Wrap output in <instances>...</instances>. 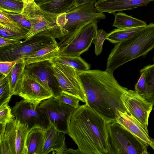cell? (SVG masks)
I'll list each match as a JSON object with an SVG mask.
<instances>
[{
	"instance_id": "6da1fadb",
	"label": "cell",
	"mask_w": 154,
	"mask_h": 154,
	"mask_svg": "<svg viewBox=\"0 0 154 154\" xmlns=\"http://www.w3.org/2000/svg\"><path fill=\"white\" fill-rule=\"evenodd\" d=\"M78 72L88 106L109 122L115 121L118 111L127 112L121 96L128 89L118 83L113 73L100 69Z\"/></svg>"
},
{
	"instance_id": "7a4b0ae2",
	"label": "cell",
	"mask_w": 154,
	"mask_h": 154,
	"mask_svg": "<svg viewBox=\"0 0 154 154\" xmlns=\"http://www.w3.org/2000/svg\"><path fill=\"white\" fill-rule=\"evenodd\" d=\"M109 123L85 104L74 110L68 134L84 154H109Z\"/></svg>"
},
{
	"instance_id": "3957f363",
	"label": "cell",
	"mask_w": 154,
	"mask_h": 154,
	"mask_svg": "<svg viewBox=\"0 0 154 154\" xmlns=\"http://www.w3.org/2000/svg\"><path fill=\"white\" fill-rule=\"evenodd\" d=\"M154 48V23H150L129 38L116 45L108 56L106 71L118 67L147 54Z\"/></svg>"
},
{
	"instance_id": "277c9868",
	"label": "cell",
	"mask_w": 154,
	"mask_h": 154,
	"mask_svg": "<svg viewBox=\"0 0 154 154\" xmlns=\"http://www.w3.org/2000/svg\"><path fill=\"white\" fill-rule=\"evenodd\" d=\"M94 4L89 3L74 6L66 11L59 14L56 23L68 32L64 36H70L88 23L94 21L99 22L105 19V14L97 10Z\"/></svg>"
},
{
	"instance_id": "5b68a950",
	"label": "cell",
	"mask_w": 154,
	"mask_h": 154,
	"mask_svg": "<svg viewBox=\"0 0 154 154\" xmlns=\"http://www.w3.org/2000/svg\"><path fill=\"white\" fill-rule=\"evenodd\" d=\"M109 154H147L148 145L118 122H109Z\"/></svg>"
},
{
	"instance_id": "8992f818",
	"label": "cell",
	"mask_w": 154,
	"mask_h": 154,
	"mask_svg": "<svg viewBox=\"0 0 154 154\" xmlns=\"http://www.w3.org/2000/svg\"><path fill=\"white\" fill-rule=\"evenodd\" d=\"M97 21H94L86 25L73 35L63 36L58 43V56L80 57L88 50L98 30Z\"/></svg>"
},
{
	"instance_id": "52a82bcc",
	"label": "cell",
	"mask_w": 154,
	"mask_h": 154,
	"mask_svg": "<svg viewBox=\"0 0 154 154\" xmlns=\"http://www.w3.org/2000/svg\"><path fill=\"white\" fill-rule=\"evenodd\" d=\"M57 44L55 38L49 32L44 31L20 43L0 48V61L15 60L43 48Z\"/></svg>"
},
{
	"instance_id": "ba28073f",
	"label": "cell",
	"mask_w": 154,
	"mask_h": 154,
	"mask_svg": "<svg viewBox=\"0 0 154 154\" xmlns=\"http://www.w3.org/2000/svg\"><path fill=\"white\" fill-rule=\"evenodd\" d=\"M52 63L54 75L62 92L77 98L87 104L86 94L79 79L78 70L61 63Z\"/></svg>"
},
{
	"instance_id": "9c48e42d",
	"label": "cell",
	"mask_w": 154,
	"mask_h": 154,
	"mask_svg": "<svg viewBox=\"0 0 154 154\" xmlns=\"http://www.w3.org/2000/svg\"><path fill=\"white\" fill-rule=\"evenodd\" d=\"M40 106L50 124L58 131L68 134L70 119L75 109L60 103L54 97L42 101Z\"/></svg>"
},
{
	"instance_id": "30bf717a",
	"label": "cell",
	"mask_w": 154,
	"mask_h": 154,
	"mask_svg": "<svg viewBox=\"0 0 154 154\" xmlns=\"http://www.w3.org/2000/svg\"><path fill=\"white\" fill-rule=\"evenodd\" d=\"M14 118L21 122L27 124L30 129L36 126L46 128L50 124L40 104H36L24 99L16 102L11 108Z\"/></svg>"
},
{
	"instance_id": "8fae6325",
	"label": "cell",
	"mask_w": 154,
	"mask_h": 154,
	"mask_svg": "<svg viewBox=\"0 0 154 154\" xmlns=\"http://www.w3.org/2000/svg\"><path fill=\"white\" fill-rule=\"evenodd\" d=\"M52 63L46 60L26 65L24 72L51 92L54 97L62 92L58 82L54 76Z\"/></svg>"
},
{
	"instance_id": "7c38bea8",
	"label": "cell",
	"mask_w": 154,
	"mask_h": 154,
	"mask_svg": "<svg viewBox=\"0 0 154 154\" xmlns=\"http://www.w3.org/2000/svg\"><path fill=\"white\" fill-rule=\"evenodd\" d=\"M127 112L136 119L148 131V120L153 105L139 95L135 90H128L121 96Z\"/></svg>"
},
{
	"instance_id": "4fadbf2b",
	"label": "cell",
	"mask_w": 154,
	"mask_h": 154,
	"mask_svg": "<svg viewBox=\"0 0 154 154\" xmlns=\"http://www.w3.org/2000/svg\"><path fill=\"white\" fill-rule=\"evenodd\" d=\"M18 96L36 104L54 97L52 93L25 72L21 90Z\"/></svg>"
},
{
	"instance_id": "5bb4252c",
	"label": "cell",
	"mask_w": 154,
	"mask_h": 154,
	"mask_svg": "<svg viewBox=\"0 0 154 154\" xmlns=\"http://www.w3.org/2000/svg\"><path fill=\"white\" fill-rule=\"evenodd\" d=\"M115 122L121 125L131 133L145 143L154 150V140L150 137L149 132L143 125L132 116L127 112L118 111Z\"/></svg>"
},
{
	"instance_id": "9a60e30c",
	"label": "cell",
	"mask_w": 154,
	"mask_h": 154,
	"mask_svg": "<svg viewBox=\"0 0 154 154\" xmlns=\"http://www.w3.org/2000/svg\"><path fill=\"white\" fill-rule=\"evenodd\" d=\"M150 2L149 0H98L94 6L101 12L112 14L145 6Z\"/></svg>"
},
{
	"instance_id": "2e32d148",
	"label": "cell",
	"mask_w": 154,
	"mask_h": 154,
	"mask_svg": "<svg viewBox=\"0 0 154 154\" xmlns=\"http://www.w3.org/2000/svg\"><path fill=\"white\" fill-rule=\"evenodd\" d=\"M64 133L56 129L51 124L46 128L45 142L42 154H63L67 149Z\"/></svg>"
},
{
	"instance_id": "e0dca14e",
	"label": "cell",
	"mask_w": 154,
	"mask_h": 154,
	"mask_svg": "<svg viewBox=\"0 0 154 154\" xmlns=\"http://www.w3.org/2000/svg\"><path fill=\"white\" fill-rule=\"evenodd\" d=\"M29 29L20 25L0 11V36L13 39H24Z\"/></svg>"
},
{
	"instance_id": "ac0fdd59",
	"label": "cell",
	"mask_w": 154,
	"mask_h": 154,
	"mask_svg": "<svg viewBox=\"0 0 154 154\" xmlns=\"http://www.w3.org/2000/svg\"><path fill=\"white\" fill-rule=\"evenodd\" d=\"M46 131V128L40 126L35 127L29 129L26 143L27 154H42Z\"/></svg>"
},
{
	"instance_id": "d6986e66",
	"label": "cell",
	"mask_w": 154,
	"mask_h": 154,
	"mask_svg": "<svg viewBox=\"0 0 154 154\" xmlns=\"http://www.w3.org/2000/svg\"><path fill=\"white\" fill-rule=\"evenodd\" d=\"M17 122L15 118L7 123L3 137L0 138V154H16Z\"/></svg>"
},
{
	"instance_id": "ffe728a7",
	"label": "cell",
	"mask_w": 154,
	"mask_h": 154,
	"mask_svg": "<svg viewBox=\"0 0 154 154\" xmlns=\"http://www.w3.org/2000/svg\"><path fill=\"white\" fill-rule=\"evenodd\" d=\"M26 65L24 57L21 58L8 75L12 96L18 95L21 90Z\"/></svg>"
},
{
	"instance_id": "44dd1931",
	"label": "cell",
	"mask_w": 154,
	"mask_h": 154,
	"mask_svg": "<svg viewBox=\"0 0 154 154\" xmlns=\"http://www.w3.org/2000/svg\"><path fill=\"white\" fill-rule=\"evenodd\" d=\"M57 44L48 46L26 56L24 57L26 64L50 60L58 56L59 48Z\"/></svg>"
},
{
	"instance_id": "7402d4cb",
	"label": "cell",
	"mask_w": 154,
	"mask_h": 154,
	"mask_svg": "<svg viewBox=\"0 0 154 154\" xmlns=\"http://www.w3.org/2000/svg\"><path fill=\"white\" fill-rule=\"evenodd\" d=\"M115 16L113 26L117 28H124L145 27L146 23L134 18L126 14L119 12L112 14Z\"/></svg>"
},
{
	"instance_id": "603a6c76",
	"label": "cell",
	"mask_w": 154,
	"mask_h": 154,
	"mask_svg": "<svg viewBox=\"0 0 154 154\" xmlns=\"http://www.w3.org/2000/svg\"><path fill=\"white\" fill-rule=\"evenodd\" d=\"M17 128L16 138V154H27L26 143L29 130L28 125L16 119Z\"/></svg>"
},
{
	"instance_id": "cb8c5ba5",
	"label": "cell",
	"mask_w": 154,
	"mask_h": 154,
	"mask_svg": "<svg viewBox=\"0 0 154 154\" xmlns=\"http://www.w3.org/2000/svg\"><path fill=\"white\" fill-rule=\"evenodd\" d=\"M144 27L115 29L108 33L106 39L112 43L117 44L129 38Z\"/></svg>"
},
{
	"instance_id": "d4e9b609",
	"label": "cell",
	"mask_w": 154,
	"mask_h": 154,
	"mask_svg": "<svg viewBox=\"0 0 154 154\" xmlns=\"http://www.w3.org/2000/svg\"><path fill=\"white\" fill-rule=\"evenodd\" d=\"M52 63H61L73 67L79 71L90 69L89 64L80 57H67L58 56L50 60Z\"/></svg>"
},
{
	"instance_id": "484cf974",
	"label": "cell",
	"mask_w": 154,
	"mask_h": 154,
	"mask_svg": "<svg viewBox=\"0 0 154 154\" xmlns=\"http://www.w3.org/2000/svg\"><path fill=\"white\" fill-rule=\"evenodd\" d=\"M11 97L8 76L0 73V106L5 103H8Z\"/></svg>"
},
{
	"instance_id": "4316f807",
	"label": "cell",
	"mask_w": 154,
	"mask_h": 154,
	"mask_svg": "<svg viewBox=\"0 0 154 154\" xmlns=\"http://www.w3.org/2000/svg\"><path fill=\"white\" fill-rule=\"evenodd\" d=\"M140 72V76L135 86V90L139 95L148 101L151 94L146 82V71L141 69Z\"/></svg>"
},
{
	"instance_id": "83f0119b",
	"label": "cell",
	"mask_w": 154,
	"mask_h": 154,
	"mask_svg": "<svg viewBox=\"0 0 154 154\" xmlns=\"http://www.w3.org/2000/svg\"><path fill=\"white\" fill-rule=\"evenodd\" d=\"M23 2L17 0H0V11L6 13H21Z\"/></svg>"
},
{
	"instance_id": "f1b7e54d",
	"label": "cell",
	"mask_w": 154,
	"mask_h": 154,
	"mask_svg": "<svg viewBox=\"0 0 154 154\" xmlns=\"http://www.w3.org/2000/svg\"><path fill=\"white\" fill-rule=\"evenodd\" d=\"M143 70L146 71V84L151 94L148 102L154 105V64L146 66Z\"/></svg>"
},
{
	"instance_id": "f546056e",
	"label": "cell",
	"mask_w": 154,
	"mask_h": 154,
	"mask_svg": "<svg viewBox=\"0 0 154 154\" xmlns=\"http://www.w3.org/2000/svg\"><path fill=\"white\" fill-rule=\"evenodd\" d=\"M107 35L103 29H98L96 36L92 41L95 45L94 52L96 56L99 55L102 52L103 44Z\"/></svg>"
},
{
	"instance_id": "4dcf8cb0",
	"label": "cell",
	"mask_w": 154,
	"mask_h": 154,
	"mask_svg": "<svg viewBox=\"0 0 154 154\" xmlns=\"http://www.w3.org/2000/svg\"><path fill=\"white\" fill-rule=\"evenodd\" d=\"M55 97L60 103L69 105L75 109L80 106L79 99L63 92L59 95Z\"/></svg>"
},
{
	"instance_id": "1f68e13d",
	"label": "cell",
	"mask_w": 154,
	"mask_h": 154,
	"mask_svg": "<svg viewBox=\"0 0 154 154\" xmlns=\"http://www.w3.org/2000/svg\"><path fill=\"white\" fill-rule=\"evenodd\" d=\"M4 12L20 25L29 29L31 28V25L30 20L23 13Z\"/></svg>"
},
{
	"instance_id": "d6a6232c",
	"label": "cell",
	"mask_w": 154,
	"mask_h": 154,
	"mask_svg": "<svg viewBox=\"0 0 154 154\" xmlns=\"http://www.w3.org/2000/svg\"><path fill=\"white\" fill-rule=\"evenodd\" d=\"M14 118L11 113V109L8 103H5L0 106V123L7 125Z\"/></svg>"
},
{
	"instance_id": "836d02e7",
	"label": "cell",
	"mask_w": 154,
	"mask_h": 154,
	"mask_svg": "<svg viewBox=\"0 0 154 154\" xmlns=\"http://www.w3.org/2000/svg\"><path fill=\"white\" fill-rule=\"evenodd\" d=\"M21 58L12 61H0V73L5 76H7L11 72L14 66Z\"/></svg>"
},
{
	"instance_id": "e575fe53",
	"label": "cell",
	"mask_w": 154,
	"mask_h": 154,
	"mask_svg": "<svg viewBox=\"0 0 154 154\" xmlns=\"http://www.w3.org/2000/svg\"><path fill=\"white\" fill-rule=\"evenodd\" d=\"M23 41L20 40L11 39L0 36V48L17 44Z\"/></svg>"
},
{
	"instance_id": "d590c367",
	"label": "cell",
	"mask_w": 154,
	"mask_h": 154,
	"mask_svg": "<svg viewBox=\"0 0 154 154\" xmlns=\"http://www.w3.org/2000/svg\"><path fill=\"white\" fill-rule=\"evenodd\" d=\"M97 0H74L75 7L89 3L95 4Z\"/></svg>"
},
{
	"instance_id": "8d00e7d4",
	"label": "cell",
	"mask_w": 154,
	"mask_h": 154,
	"mask_svg": "<svg viewBox=\"0 0 154 154\" xmlns=\"http://www.w3.org/2000/svg\"><path fill=\"white\" fill-rule=\"evenodd\" d=\"M83 154L79 149H74L71 148H67L64 151L63 154Z\"/></svg>"
},
{
	"instance_id": "74e56055",
	"label": "cell",
	"mask_w": 154,
	"mask_h": 154,
	"mask_svg": "<svg viewBox=\"0 0 154 154\" xmlns=\"http://www.w3.org/2000/svg\"><path fill=\"white\" fill-rule=\"evenodd\" d=\"M34 0H24L23 2L24 3H28L34 2Z\"/></svg>"
},
{
	"instance_id": "f35d334b",
	"label": "cell",
	"mask_w": 154,
	"mask_h": 154,
	"mask_svg": "<svg viewBox=\"0 0 154 154\" xmlns=\"http://www.w3.org/2000/svg\"><path fill=\"white\" fill-rule=\"evenodd\" d=\"M17 0L23 2V1H24V0Z\"/></svg>"
},
{
	"instance_id": "ab89813d",
	"label": "cell",
	"mask_w": 154,
	"mask_h": 154,
	"mask_svg": "<svg viewBox=\"0 0 154 154\" xmlns=\"http://www.w3.org/2000/svg\"><path fill=\"white\" fill-rule=\"evenodd\" d=\"M149 0L151 2L152 1H154V0Z\"/></svg>"
},
{
	"instance_id": "60d3db41",
	"label": "cell",
	"mask_w": 154,
	"mask_h": 154,
	"mask_svg": "<svg viewBox=\"0 0 154 154\" xmlns=\"http://www.w3.org/2000/svg\"><path fill=\"white\" fill-rule=\"evenodd\" d=\"M153 60L154 61V57H153Z\"/></svg>"
}]
</instances>
